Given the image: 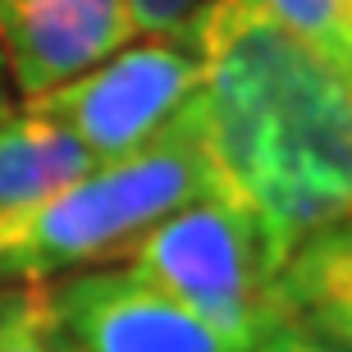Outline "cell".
<instances>
[{
  "mask_svg": "<svg viewBox=\"0 0 352 352\" xmlns=\"http://www.w3.org/2000/svg\"><path fill=\"white\" fill-rule=\"evenodd\" d=\"M14 105V82H10V69H5V55H0V115Z\"/></svg>",
  "mask_w": 352,
  "mask_h": 352,
  "instance_id": "4fadbf2b",
  "label": "cell"
},
{
  "mask_svg": "<svg viewBox=\"0 0 352 352\" xmlns=\"http://www.w3.org/2000/svg\"><path fill=\"white\" fill-rule=\"evenodd\" d=\"M133 37L129 0H0V55L23 101L87 74Z\"/></svg>",
  "mask_w": 352,
  "mask_h": 352,
  "instance_id": "8992f818",
  "label": "cell"
},
{
  "mask_svg": "<svg viewBox=\"0 0 352 352\" xmlns=\"http://www.w3.org/2000/svg\"><path fill=\"white\" fill-rule=\"evenodd\" d=\"M284 320L352 348V220L307 238L279 270Z\"/></svg>",
  "mask_w": 352,
  "mask_h": 352,
  "instance_id": "ba28073f",
  "label": "cell"
},
{
  "mask_svg": "<svg viewBox=\"0 0 352 352\" xmlns=\"http://www.w3.org/2000/svg\"><path fill=\"white\" fill-rule=\"evenodd\" d=\"M261 14L284 37L325 60L334 74L352 78V0H238Z\"/></svg>",
  "mask_w": 352,
  "mask_h": 352,
  "instance_id": "9c48e42d",
  "label": "cell"
},
{
  "mask_svg": "<svg viewBox=\"0 0 352 352\" xmlns=\"http://www.w3.org/2000/svg\"><path fill=\"white\" fill-rule=\"evenodd\" d=\"M138 37H183L206 0H129Z\"/></svg>",
  "mask_w": 352,
  "mask_h": 352,
  "instance_id": "8fae6325",
  "label": "cell"
},
{
  "mask_svg": "<svg viewBox=\"0 0 352 352\" xmlns=\"http://www.w3.org/2000/svg\"><path fill=\"white\" fill-rule=\"evenodd\" d=\"M91 151L69 138L55 119L32 105H10L0 115V220L23 215L91 170Z\"/></svg>",
  "mask_w": 352,
  "mask_h": 352,
  "instance_id": "52a82bcc",
  "label": "cell"
},
{
  "mask_svg": "<svg viewBox=\"0 0 352 352\" xmlns=\"http://www.w3.org/2000/svg\"><path fill=\"white\" fill-rule=\"evenodd\" d=\"M248 352H352V348L339 343V339H325V334H316V329H307V325H298V320H279V325H274L270 334H261Z\"/></svg>",
  "mask_w": 352,
  "mask_h": 352,
  "instance_id": "7c38bea8",
  "label": "cell"
},
{
  "mask_svg": "<svg viewBox=\"0 0 352 352\" xmlns=\"http://www.w3.org/2000/svg\"><path fill=\"white\" fill-rule=\"evenodd\" d=\"M201 133L215 174L261 220L279 261L352 220V78L238 0L192 19Z\"/></svg>",
  "mask_w": 352,
  "mask_h": 352,
  "instance_id": "6da1fadb",
  "label": "cell"
},
{
  "mask_svg": "<svg viewBox=\"0 0 352 352\" xmlns=\"http://www.w3.org/2000/svg\"><path fill=\"white\" fill-rule=\"evenodd\" d=\"M0 352H55L32 284H0Z\"/></svg>",
  "mask_w": 352,
  "mask_h": 352,
  "instance_id": "30bf717a",
  "label": "cell"
},
{
  "mask_svg": "<svg viewBox=\"0 0 352 352\" xmlns=\"http://www.w3.org/2000/svg\"><path fill=\"white\" fill-rule=\"evenodd\" d=\"M32 288L46 334L65 352H248L124 261Z\"/></svg>",
  "mask_w": 352,
  "mask_h": 352,
  "instance_id": "5b68a950",
  "label": "cell"
},
{
  "mask_svg": "<svg viewBox=\"0 0 352 352\" xmlns=\"http://www.w3.org/2000/svg\"><path fill=\"white\" fill-rule=\"evenodd\" d=\"M124 265L146 274L238 348H252L284 320L279 307L284 261L261 220L224 183L156 220L124 252Z\"/></svg>",
  "mask_w": 352,
  "mask_h": 352,
  "instance_id": "3957f363",
  "label": "cell"
},
{
  "mask_svg": "<svg viewBox=\"0 0 352 352\" xmlns=\"http://www.w3.org/2000/svg\"><path fill=\"white\" fill-rule=\"evenodd\" d=\"M220 183L206 151L197 101L151 146L91 165L82 179L0 220V284H51L65 274L115 265L124 252L183 201Z\"/></svg>",
  "mask_w": 352,
  "mask_h": 352,
  "instance_id": "7a4b0ae2",
  "label": "cell"
},
{
  "mask_svg": "<svg viewBox=\"0 0 352 352\" xmlns=\"http://www.w3.org/2000/svg\"><path fill=\"white\" fill-rule=\"evenodd\" d=\"M55 352H65V348H55Z\"/></svg>",
  "mask_w": 352,
  "mask_h": 352,
  "instance_id": "5bb4252c",
  "label": "cell"
},
{
  "mask_svg": "<svg viewBox=\"0 0 352 352\" xmlns=\"http://www.w3.org/2000/svg\"><path fill=\"white\" fill-rule=\"evenodd\" d=\"M201 91V51L183 37H133L60 87L28 96L32 110L78 138L96 165L142 151Z\"/></svg>",
  "mask_w": 352,
  "mask_h": 352,
  "instance_id": "277c9868",
  "label": "cell"
}]
</instances>
